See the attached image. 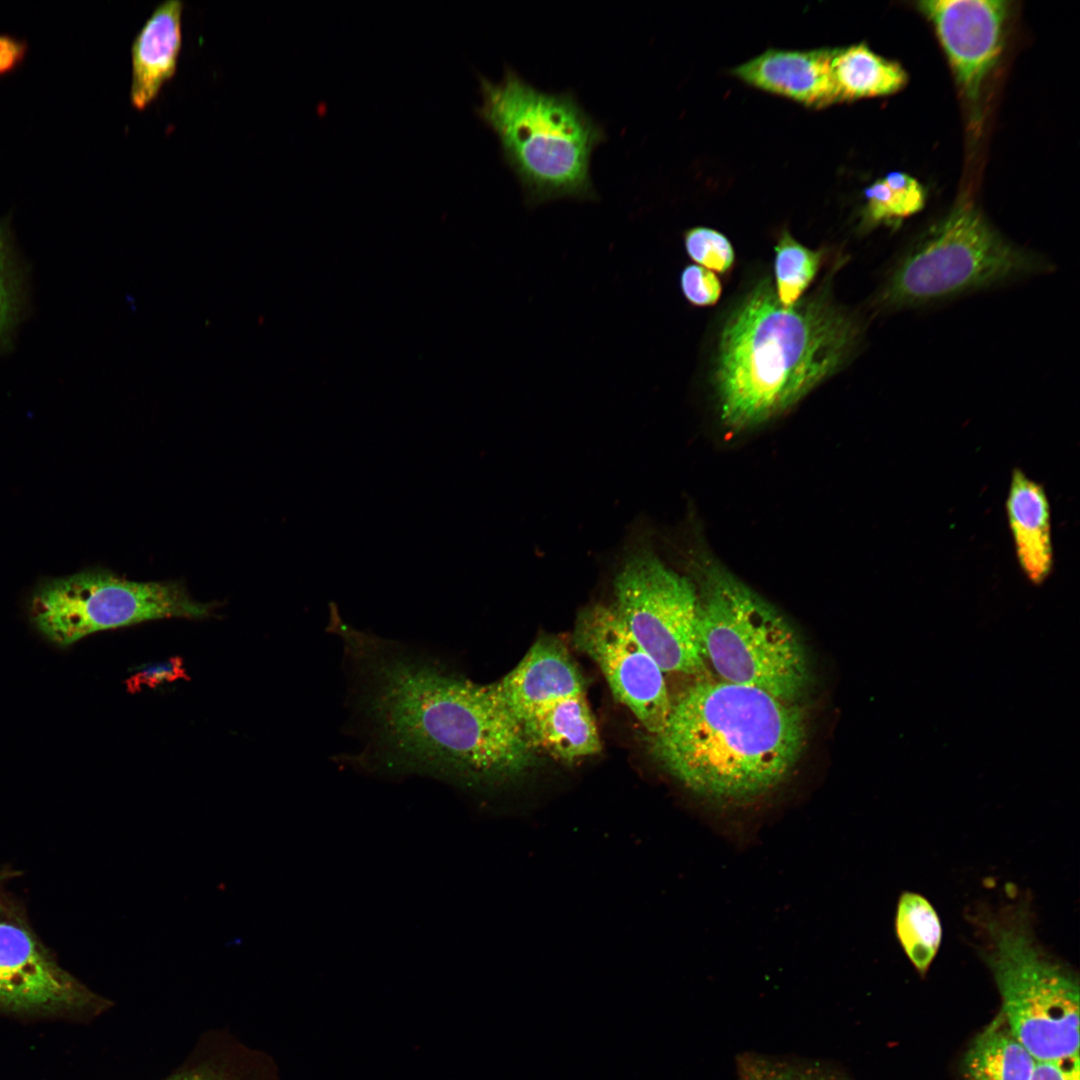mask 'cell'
<instances>
[{
    "label": "cell",
    "mask_w": 1080,
    "mask_h": 1080,
    "mask_svg": "<svg viewBox=\"0 0 1080 1080\" xmlns=\"http://www.w3.org/2000/svg\"><path fill=\"white\" fill-rule=\"evenodd\" d=\"M344 651L365 739L357 761L447 780L512 777L533 764L522 725L492 684L359 630Z\"/></svg>",
    "instance_id": "cell-1"
},
{
    "label": "cell",
    "mask_w": 1080,
    "mask_h": 1080,
    "mask_svg": "<svg viewBox=\"0 0 1080 1080\" xmlns=\"http://www.w3.org/2000/svg\"><path fill=\"white\" fill-rule=\"evenodd\" d=\"M796 704L755 687L700 681L671 702L650 751L698 796L754 799L782 783L803 753L806 719Z\"/></svg>",
    "instance_id": "cell-2"
},
{
    "label": "cell",
    "mask_w": 1080,
    "mask_h": 1080,
    "mask_svg": "<svg viewBox=\"0 0 1080 1080\" xmlns=\"http://www.w3.org/2000/svg\"><path fill=\"white\" fill-rule=\"evenodd\" d=\"M857 336L853 320L824 299L785 306L761 281L720 334L714 383L723 420L746 427L786 410L839 370Z\"/></svg>",
    "instance_id": "cell-3"
},
{
    "label": "cell",
    "mask_w": 1080,
    "mask_h": 1080,
    "mask_svg": "<svg viewBox=\"0 0 1080 1080\" xmlns=\"http://www.w3.org/2000/svg\"><path fill=\"white\" fill-rule=\"evenodd\" d=\"M479 82L477 113L498 136L529 207L562 198L597 199L590 160L606 134L572 93L542 92L509 67L500 82L484 76Z\"/></svg>",
    "instance_id": "cell-4"
},
{
    "label": "cell",
    "mask_w": 1080,
    "mask_h": 1080,
    "mask_svg": "<svg viewBox=\"0 0 1080 1080\" xmlns=\"http://www.w3.org/2000/svg\"><path fill=\"white\" fill-rule=\"evenodd\" d=\"M698 631L704 658L724 681L796 703L810 669L793 626L773 606L714 564L701 568Z\"/></svg>",
    "instance_id": "cell-5"
},
{
    "label": "cell",
    "mask_w": 1080,
    "mask_h": 1080,
    "mask_svg": "<svg viewBox=\"0 0 1080 1080\" xmlns=\"http://www.w3.org/2000/svg\"><path fill=\"white\" fill-rule=\"evenodd\" d=\"M1027 911L985 919L983 957L1002 998L1001 1014L1036 1060L1079 1055V984L1036 943Z\"/></svg>",
    "instance_id": "cell-6"
},
{
    "label": "cell",
    "mask_w": 1080,
    "mask_h": 1080,
    "mask_svg": "<svg viewBox=\"0 0 1080 1080\" xmlns=\"http://www.w3.org/2000/svg\"><path fill=\"white\" fill-rule=\"evenodd\" d=\"M1046 264L961 202L897 262L882 300L891 308L912 307L1040 272Z\"/></svg>",
    "instance_id": "cell-7"
},
{
    "label": "cell",
    "mask_w": 1080,
    "mask_h": 1080,
    "mask_svg": "<svg viewBox=\"0 0 1080 1080\" xmlns=\"http://www.w3.org/2000/svg\"><path fill=\"white\" fill-rule=\"evenodd\" d=\"M215 608L194 600L181 583L132 581L95 568L42 582L28 612L39 634L67 648L95 632L163 618L202 619Z\"/></svg>",
    "instance_id": "cell-8"
},
{
    "label": "cell",
    "mask_w": 1080,
    "mask_h": 1080,
    "mask_svg": "<svg viewBox=\"0 0 1080 1080\" xmlns=\"http://www.w3.org/2000/svg\"><path fill=\"white\" fill-rule=\"evenodd\" d=\"M614 593L619 617L663 672L704 670L698 593L688 579L638 551L618 571Z\"/></svg>",
    "instance_id": "cell-9"
},
{
    "label": "cell",
    "mask_w": 1080,
    "mask_h": 1080,
    "mask_svg": "<svg viewBox=\"0 0 1080 1080\" xmlns=\"http://www.w3.org/2000/svg\"><path fill=\"white\" fill-rule=\"evenodd\" d=\"M573 643L600 668L609 688L652 735L669 715L663 670L635 640L613 606L593 604L577 617Z\"/></svg>",
    "instance_id": "cell-10"
},
{
    "label": "cell",
    "mask_w": 1080,
    "mask_h": 1080,
    "mask_svg": "<svg viewBox=\"0 0 1080 1080\" xmlns=\"http://www.w3.org/2000/svg\"><path fill=\"white\" fill-rule=\"evenodd\" d=\"M918 8L933 24L962 94L977 105L1003 47L1008 3L930 0Z\"/></svg>",
    "instance_id": "cell-11"
},
{
    "label": "cell",
    "mask_w": 1080,
    "mask_h": 1080,
    "mask_svg": "<svg viewBox=\"0 0 1080 1080\" xmlns=\"http://www.w3.org/2000/svg\"><path fill=\"white\" fill-rule=\"evenodd\" d=\"M102 1000L62 969L25 928L0 922V1007L80 1011Z\"/></svg>",
    "instance_id": "cell-12"
},
{
    "label": "cell",
    "mask_w": 1080,
    "mask_h": 1080,
    "mask_svg": "<svg viewBox=\"0 0 1080 1080\" xmlns=\"http://www.w3.org/2000/svg\"><path fill=\"white\" fill-rule=\"evenodd\" d=\"M491 684L520 724L553 701L585 693L577 664L566 646L553 637L538 639L517 666Z\"/></svg>",
    "instance_id": "cell-13"
},
{
    "label": "cell",
    "mask_w": 1080,
    "mask_h": 1080,
    "mask_svg": "<svg viewBox=\"0 0 1080 1080\" xmlns=\"http://www.w3.org/2000/svg\"><path fill=\"white\" fill-rule=\"evenodd\" d=\"M832 54L833 48L769 49L732 73L751 86L823 108L838 103L831 74Z\"/></svg>",
    "instance_id": "cell-14"
},
{
    "label": "cell",
    "mask_w": 1080,
    "mask_h": 1080,
    "mask_svg": "<svg viewBox=\"0 0 1080 1080\" xmlns=\"http://www.w3.org/2000/svg\"><path fill=\"white\" fill-rule=\"evenodd\" d=\"M182 11L180 0L162 2L135 36L131 46L130 102L137 110L147 108L176 72Z\"/></svg>",
    "instance_id": "cell-15"
},
{
    "label": "cell",
    "mask_w": 1080,
    "mask_h": 1080,
    "mask_svg": "<svg viewBox=\"0 0 1080 1080\" xmlns=\"http://www.w3.org/2000/svg\"><path fill=\"white\" fill-rule=\"evenodd\" d=\"M1006 513L1024 575L1032 584H1042L1053 567L1050 504L1044 488L1020 469L1011 475Z\"/></svg>",
    "instance_id": "cell-16"
},
{
    "label": "cell",
    "mask_w": 1080,
    "mask_h": 1080,
    "mask_svg": "<svg viewBox=\"0 0 1080 1080\" xmlns=\"http://www.w3.org/2000/svg\"><path fill=\"white\" fill-rule=\"evenodd\" d=\"M522 728L534 752L566 763L601 751L602 744L585 693L553 701L524 720Z\"/></svg>",
    "instance_id": "cell-17"
},
{
    "label": "cell",
    "mask_w": 1080,
    "mask_h": 1080,
    "mask_svg": "<svg viewBox=\"0 0 1080 1080\" xmlns=\"http://www.w3.org/2000/svg\"><path fill=\"white\" fill-rule=\"evenodd\" d=\"M831 74L837 102L891 95L907 82L900 64L876 54L865 43L833 48Z\"/></svg>",
    "instance_id": "cell-18"
},
{
    "label": "cell",
    "mask_w": 1080,
    "mask_h": 1080,
    "mask_svg": "<svg viewBox=\"0 0 1080 1080\" xmlns=\"http://www.w3.org/2000/svg\"><path fill=\"white\" fill-rule=\"evenodd\" d=\"M1035 1063L1000 1012L972 1043L965 1072L967 1080H1030Z\"/></svg>",
    "instance_id": "cell-19"
},
{
    "label": "cell",
    "mask_w": 1080,
    "mask_h": 1080,
    "mask_svg": "<svg viewBox=\"0 0 1080 1080\" xmlns=\"http://www.w3.org/2000/svg\"><path fill=\"white\" fill-rule=\"evenodd\" d=\"M897 937L915 968L924 973L934 959L942 937L939 917L923 896L904 892L896 914Z\"/></svg>",
    "instance_id": "cell-20"
},
{
    "label": "cell",
    "mask_w": 1080,
    "mask_h": 1080,
    "mask_svg": "<svg viewBox=\"0 0 1080 1080\" xmlns=\"http://www.w3.org/2000/svg\"><path fill=\"white\" fill-rule=\"evenodd\" d=\"M865 198L864 222L874 226L895 223L919 212L925 203V191L914 177L894 171L870 185Z\"/></svg>",
    "instance_id": "cell-21"
},
{
    "label": "cell",
    "mask_w": 1080,
    "mask_h": 1080,
    "mask_svg": "<svg viewBox=\"0 0 1080 1080\" xmlns=\"http://www.w3.org/2000/svg\"><path fill=\"white\" fill-rule=\"evenodd\" d=\"M775 252V292L783 305L791 306L814 279L822 253L803 246L788 232L780 237Z\"/></svg>",
    "instance_id": "cell-22"
},
{
    "label": "cell",
    "mask_w": 1080,
    "mask_h": 1080,
    "mask_svg": "<svg viewBox=\"0 0 1080 1080\" xmlns=\"http://www.w3.org/2000/svg\"><path fill=\"white\" fill-rule=\"evenodd\" d=\"M24 304L23 276L14 251L10 217L0 220V345L15 328Z\"/></svg>",
    "instance_id": "cell-23"
},
{
    "label": "cell",
    "mask_w": 1080,
    "mask_h": 1080,
    "mask_svg": "<svg viewBox=\"0 0 1080 1080\" xmlns=\"http://www.w3.org/2000/svg\"><path fill=\"white\" fill-rule=\"evenodd\" d=\"M736 1080H844L831 1068L816 1063L782 1060L758 1054L737 1059Z\"/></svg>",
    "instance_id": "cell-24"
},
{
    "label": "cell",
    "mask_w": 1080,
    "mask_h": 1080,
    "mask_svg": "<svg viewBox=\"0 0 1080 1080\" xmlns=\"http://www.w3.org/2000/svg\"><path fill=\"white\" fill-rule=\"evenodd\" d=\"M684 246L688 256L702 267L726 272L734 262L730 241L722 233L707 227H694L684 234Z\"/></svg>",
    "instance_id": "cell-25"
},
{
    "label": "cell",
    "mask_w": 1080,
    "mask_h": 1080,
    "mask_svg": "<svg viewBox=\"0 0 1080 1080\" xmlns=\"http://www.w3.org/2000/svg\"><path fill=\"white\" fill-rule=\"evenodd\" d=\"M680 287L686 300L695 306L715 304L721 295L717 276L700 265H687L680 275Z\"/></svg>",
    "instance_id": "cell-26"
},
{
    "label": "cell",
    "mask_w": 1080,
    "mask_h": 1080,
    "mask_svg": "<svg viewBox=\"0 0 1080 1080\" xmlns=\"http://www.w3.org/2000/svg\"><path fill=\"white\" fill-rule=\"evenodd\" d=\"M178 679L188 680L189 677L183 659L174 656L161 662L142 665L126 680V688L128 692L136 693L145 687L155 688Z\"/></svg>",
    "instance_id": "cell-27"
},
{
    "label": "cell",
    "mask_w": 1080,
    "mask_h": 1080,
    "mask_svg": "<svg viewBox=\"0 0 1080 1080\" xmlns=\"http://www.w3.org/2000/svg\"><path fill=\"white\" fill-rule=\"evenodd\" d=\"M1030 1080H1080L1079 1055L1053 1060H1036Z\"/></svg>",
    "instance_id": "cell-28"
},
{
    "label": "cell",
    "mask_w": 1080,
    "mask_h": 1080,
    "mask_svg": "<svg viewBox=\"0 0 1080 1080\" xmlns=\"http://www.w3.org/2000/svg\"><path fill=\"white\" fill-rule=\"evenodd\" d=\"M28 42L9 33H0V79L16 72L25 62Z\"/></svg>",
    "instance_id": "cell-29"
},
{
    "label": "cell",
    "mask_w": 1080,
    "mask_h": 1080,
    "mask_svg": "<svg viewBox=\"0 0 1080 1080\" xmlns=\"http://www.w3.org/2000/svg\"><path fill=\"white\" fill-rule=\"evenodd\" d=\"M169 1080H226L219 1074L208 1070H197L181 1073Z\"/></svg>",
    "instance_id": "cell-30"
}]
</instances>
